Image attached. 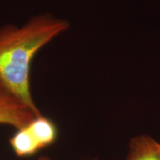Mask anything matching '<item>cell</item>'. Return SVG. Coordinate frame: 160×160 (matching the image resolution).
<instances>
[{
    "mask_svg": "<svg viewBox=\"0 0 160 160\" xmlns=\"http://www.w3.org/2000/svg\"><path fill=\"white\" fill-rule=\"evenodd\" d=\"M69 27L67 20L50 13L33 16L22 26L0 27V82L37 117L42 114L31 94L32 61L40 50Z\"/></svg>",
    "mask_w": 160,
    "mask_h": 160,
    "instance_id": "obj_1",
    "label": "cell"
},
{
    "mask_svg": "<svg viewBox=\"0 0 160 160\" xmlns=\"http://www.w3.org/2000/svg\"><path fill=\"white\" fill-rule=\"evenodd\" d=\"M36 117L37 116L34 112L0 82V125L19 130Z\"/></svg>",
    "mask_w": 160,
    "mask_h": 160,
    "instance_id": "obj_2",
    "label": "cell"
},
{
    "mask_svg": "<svg viewBox=\"0 0 160 160\" xmlns=\"http://www.w3.org/2000/svg\"><path fill=\"white\" fill-rule=\"evenodd\" d=\"M126 160H160V143L148 135L133 137Z\"/></svg>",
    "mask_w": 160,
    "mask_h": 160,
    "instance_id": "obj_3",
    "label": "cell"
},
{
    "mask_svg": "<svg viewBox=\"0 0 160 160\" xmlns=\"http://www.w3.org/2000/svg\"><path fill=\"white\" fill-rule=\"evenodd\" d=\"M26 128L40 149L52 145L58 137L57 125L51 119L43 115L36 117Z\"/></svg>",
    "mask_w": 160,
    "mask_h": 160,
    "instance_id": "obj_4",
    "label": "cell"
},
{
    "mask_svg": "<svg viewBox=\"0 0 160 160\" xmlns=\"http://www.w3.org/2000/svg\"><path fill=\"white\" fill-rule=\"evenodd\" d=\"M38 160H52V159H51L50 158L47 157H40Z\"/></svg>",
    "mask_w": 160,
    "mask_h": 160,
    "instance_id": "obj_5",
    "label": "cell"
}]
</instances>
